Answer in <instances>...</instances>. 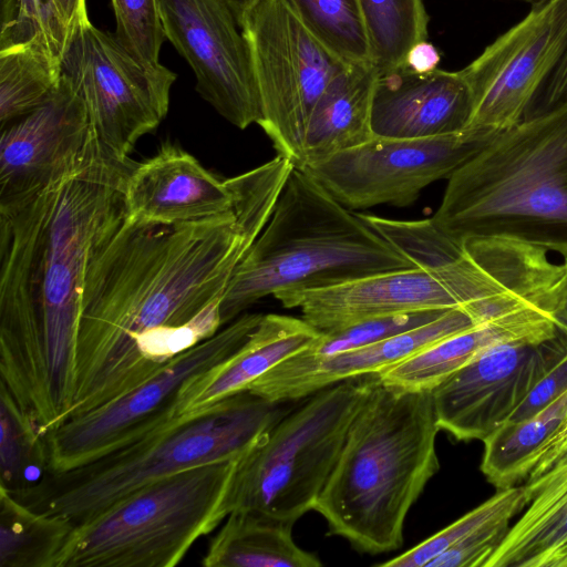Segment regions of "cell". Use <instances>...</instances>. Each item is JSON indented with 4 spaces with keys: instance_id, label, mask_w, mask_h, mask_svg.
<instances>
[{
    "instance_id": "cell-35",
    "label": "cell",
    "mask_w": 567,
    "mask_h": 567,
    "mask_svg": "<svg viewBox=\"0 0 567 567\" xmlns=\"http://www.w3.org/2000/svg\"><path fill=\"white\" fill-rule=\"evenodd\" d=\"M116 20L115 37L141 61L158 65L165 41L157 0H111Z\"/></svg>"
},
{
    "instance_id": "cell-15",
    "label": "cell",
    "mask_w": 567,
    "mask_h": 567,
    "mask_svg": "<svg viewBox=\"0 0 567 567\" xmlns=\"http://www.w3.org/2000/svg\"><path fill=\"white\" fill-rule=\"evenodd\" d=\"M567 350V334L540 342H499L480 352L432 391L441 430L481 440L503 425Z\"/></svg>"
},
{
    "instance_id": "cell-2",
    "label": "cell",
    "mask_w": 567,
    "mask_h": 567,
    "mask_svg": "<svg viewBox=\"0 0 567 567\" xmlns=\"http://www.w3.org/2000/svg\"><path fill=\"white\" fill-rule=\"evenodd\" d=\"M134 166L94 135L56 179L0 204L1 384L44 430L73 404L86 271L125 219Z\"/></svg>"
},
{
    "instance_id": "cell-1",
    "label": "cell",
    "mask_w": 567,
    "mask_h": 567,
    "mask_svg": "<svg viewBox=\"0 0 567 567\" xmlns=\"http://www.w3.org/2000/svg\"><path fill=\"white\" fill-rule=\"evenodd\" d=\"M291 169L276 156L229 178L234 206L221 215L176 224L124 219L86 271L75 394L64 421L130 392L223 328L228 284Z\"/></svg>"
},
{
    "instance_id": "cell-22",
    "label": "cell",
    "mask_w": 567,
    "mask_h": 567,
    "mask_svg": "<svg viewBox=\"0 0 567 567\" xmlns=\"http://www.w3.org/2000/svg\"><path fill=\"white\" fill-rule=\"evenodd\" d=\"M559 332L550 315L539 308H528L443 338L379 375L385 385L433 391L489 346L507 341L540 343Z\"/></svg>"
},
{
    "instance_id": "cell-14",
    "label": "cell",
    "mask_w": 567,
    "mask_h": 567,
    "mask_svg": "<svg viewBox=\"0 0 567 567\" xmlns=\"http://www.w3.org/2000/svg\"><path fill=\"white\" fill-rule=\"evenodd\" d=\"M166 39L186 59L196 91L240 130L259 124L261 106L248 42L226 0H157Z\"/></svg>"
},
{
    "instance_id": "cell-41",
    "label": "cell",
    "mask_w": 567,
    "mask_h": 567,
    "mask_svg": "<svg viewBox=\"0 0 567 567\" xmlns=\"http://www.w3.org/2000/svg\"><path fill=\"white\" fill-rule=\"evenodd\" d=\"M56 3L72 32L90 22L85 0H56Z\"/></svg>"
},
{
    "instance_id": "cell-23",
    "label": "cell",
    "mask_w": 567,
    "mask_h": 567,
    "mask_svg": "<svg viewBox=\"0 0 567 567\" xmlns=\"http://www.w3.org/2000/svg\"><path fill=\"white\" fill-rule=\"evenodd\" d=\"M525 484L532 499L486 567H567V454Z\"/></svg>"
},
{
    "instance_id": "cell-31",
    "label": "cell",
    "mask_w": 567,
    "mask_h": 567,
    "mask_svg": "<svg viewBox=\"0 0 567 567\" xmlns=\"http://www.w3.org/2000/svg\"><path fill=\"white\" fill-rule=\"evenodd\" d=\"M307 30L344 63L371 62L359 0H286Z\"/></svg>"
},
{
    "instance_id": "cell-4",
    "label": "cell",
    "mask_w": 567,
    "mask_h": 567,
    "mask_svg": "<svg viewBox=\"0 0 567 567\" xmlns=\"http://www.w3.org/2000/svg\"><path fill=\"white\" fill-rule=\"evenodd\" d=\"M431 219L456 241L516 240L567 268V102L498 132L447 179Z\"/></svg>"
},
{
    "instance_id": "cell-11",
    "label": "cell",
    "mask_w": 567,
    "mask_h": 567,
    "mask_svg": "<svg viewBox=\"0 0 567 567\" xmlns=\"http://www.w3.org/2000/svg\"><path fill=\"white\" fill-rule=\"evenodd\" d=\"M62 73L83 99L97 140L123 161L166 116L177 78L162 64L141 61L91 22L73 30Z\"/></svg>"
},
{
    "instance_id": "cell-43",
    "label": "cell",
    "mask_w": 567,
    "mask_h": 567,
    "mask_svg": "<svg viewBox=\"0 0 567 567\" xmlns=\"http://www.w3.org/2000/svg\"><path fill=\"white\" fill-rule=\"evenodd\" d=\"M518 1L528 2V3H532L534 6V4L542 3V2H544L546 0H518Z\"/></svg>"
},
{
    "instance_id": "cell-12",
    "label": "cell",
    "mask_w": 567,
    "mask_h": 567,
    "mask_svg": "<svg viewBox=\"0 0 567 567\" xmlns=\"http://www.w3.org/2000/svg\"><path fill=\"white\" fill-rule=\"evenodd\" d=\"M497 133L465 128L426 138L374 136L305 169L349 209L406 207L430 184L449 179Z\"/></svg>"
},
{
    "instance_id": "cell-19",
    "label": "cell",
    "mask_w": 567,
    "mask_h": 567,
    "mask_svg": "<svg viewBox=\"0 0 567 567\" xmlns=\"http://www.w3.org/2000/svg\"><path fill=\"white\" fill-rule=\"evenodd\" d=\"M472 110V91L462 70L417 73L403 64L379 73L371 128L377 137L443 136L464 131Z\"/></svg>"
},
{
    "instance_id": "cell-37",
    "label": "cell",
    "mask_w": 567,
    "mask_h": 567,
    "mask_svg": "<svg viewBox=\"0 0 567 567\" xmlns=\"http://www.w3.org/2000/svg\"><path fill=\"white\" fill-rule=\"evenodd\" d=\"M567 389V350L535 384L506 422L528 419Z\"/></svg>"
},
{
    "instance_id": "cell-30",
    "label": "cell",
    "mask_w": 567,
    "mask_h": 567,
    "mask_svg": "<svg viewBox=\"0 0 567 567\" xmlns=\"http://www.w3.org/2000/svg\"><path fill=\"white\" fill-rule=\"evenodd\" d=\"M62 63L38 48L0 50L1 127L44 103L58 89Z\"/></svg>"
},
{
    "instance_id": "cell-21",
    "label": "cell",
    "mask_w": 567,
    "mask_h": 567,
    "mask_svg": "<svg viewBox=\"0 0 567 567\" xmlns=\"http://www.w3.org/2000/svg\"><path fill=\"white\" fill-rule=\"evenodd\" d=\"M319 334L302 318L262 315L235 353L183 385L176 401V419L247 390L270 369L308 348Z\"/></svg>"
},
{
    "instance_id": "cell-33",
    "label": "cell",
    "mask_w": 567,
    "mask_h": 567,
    "mask_svg": "<svg viewBox=\"0 0 567 567\" xmlns=\"http://www.w3.org/2000/svg\"><path fill=\"white\" fill-rule=\"evenodd\" d=\"M71 37L56 0H1L0 50L31 45L62 63Z\"/></svg>"
},
{
    "instance_id": "cell-39",
    "label": "cell",
    "mask_w": 567,
    "mask_h": 567,
    "mask_svg": "<svg viewBox=\"0 0 567 567\" xmlns=\"http://www.w3.org/2000/svg\"><path fill=\"white\" fill-rule=\"evenodd\" d=\"M441 55L437 49L427 40L413 45L409 51L405 65L417 73H427L439 69Z\"/></svg>"
},
{
    "instance_id": "cell-20",
    "label": "cell",
    "mask_w": 567,
    "mask_h": 567,
    "mask_svg": "<svg viewBox=\"0 0 567 567\" xmlns=\"http://www.w3.org/2000/svg\"><path fill=\"white\" fill-rule=\"evenodd\" d=\"M125 218L176 224L221 215L234 206L230 179L221 181L173 144L135 164L125 184Z\"/></svg>"
},
{
    "instance_id": "cell-27",
    "label": "cell",
    "mask_w": 567,
    "mask_h": 567,
    "mask_svg": "<svg viewBox=\"0 0 567 567\" xmlns=\"http://www.w3.org/2000/svg\"><path fill=\"white\" fill-rule=\"evenodd\" d=\"M75 525L37 512L0 487V566L58 567Z\"/></svg>"
},
{
    "instance_id": "cell-9",
    "label": "cell",
    "mask_w": 567,
    "mask_h": 567,
    "mask_svg": "<svg viewBox=\"0 0 567 567\" xmlns=\"http://www.w3.org/2000/svg\"><path fill=\"white\" fill-rule=\"evenodd\" d=\"M239 22L260 100L258 125L277 155L299 167L310 114L346 63L307 30L286 0H255Z\"/></svg>"
},
{
    "instance_id": "cell-17",
    "label": "cell",
    "mask_w": 567,
    "mask_h": 567,
    "mask_svg": "<svg viewBox=\"0 0 567 567\" xmlns=\"http://www.w3.org/2000/svg\"><path fill=\"white\" fill-rule=\"evenodd\" d=\"M275 298L285 308H299L301 318L319 331L401 313L460 308L443 285L420 267L326 288L281 292Z\"/></svg>"
},
{
    "instance_id": "cell-13",
    "label": "cell",
    "mask_w": 567,
    "mask_h": 567,
    "mask_svg": "<svg viewBox=\"0 0 567 567\" xmlns=\"http://www.w3.org/2000/svg\"><path fill=\"white\" fill-rule=\"evenodd\" d=\"M567 50V0L534 4L462 72L473 96L466 128L502 132L523 121Z\"/></svg>"
},
{
    "instance_id": "cell-34",
    "label": "cell",
    "mask_w": 567,
    "mask_h": 567,
    "mask_svg": "<svg viewBox=\"0 0 567 567\" xmlns=\"http://www.w3.org/2000/svg\"><path fill=\"white\" fill-rule=\"evenodd\" d=\"M447 310L401 313L361 321L336 330L320 331L319 337L308 348L296 354L307 360L328 358L422 326Z\"/></svg>"
},
{
    "instance_id": "cell-32",
    "label": "cell",
    "mask_w": 567,
    "mask_h": 567,
    "mask_svg": "<svg viewBox=\"0 0 567 567\" xmlns=\"http://www.w3.org/2000/svg\"><path fill=\"white\" fill-rule=\"evenodd\" d=\"M530 499L532 493L525 483L520 486L502 488L445 528L401 555L377 564V566L426 567L435 557L478 528L496 520H511L526 508Z\"/></svg>"
},
{
    "instance_id": "cell-40",
    "label": "cell",
    "mask_w": 567,
    "mask_h": 567,
    "mask_svg": "<svg viewBox=\"0 0 567 567\" xmlns=\"http://www.w3.org/2000/svg\"><path fill=\"white\" fill-rule=\"evenodd\" d=\"M547 311L559 330L567 334V270L549 293Z\"/></svg>"
},
{
    "instance_id": "cell-3",
    "label": "cell",
    "mask_w": 567,
    "mask_h": 567,
    "mask_svg": "<svg viewBox=\"0 0 567 567\" xmlns=\"http://www.w3.org/2000/svg\"><path fill=\"white\" fill-rule=\"evenodd\" d=\"M440 430L432 391L380 381L353 417L315 506L328 535L364 554L399 549L410 508L440 470Z\"/></svg>"
},
{
    "instance_id": "cell-7",
    "label": "cell",
    "mask_w": 567,
    "mask_h": 567,
    "mask_svg": "<svg viewBox=\"0 0 567 567\" xmlns=\"http://www.w3.org/2000/svg\"><path fill=\"white\" fill-rule=\"evenodd\" d=\"M379 373L352 378L302 400L235 460L220 504L296 523L315 509L349 426L380 383Z\"/></svg>"
},
{
    "instance_id": "cell-38",
    "label": "cell",
    "mask_w": 567,
    "mask_h": 567,
    "mask_svg": "<svg viewBox=\"0 0 567 567\" xmlns=\"http://www.w3.org/2000/svg\"><path fill=\"white\" fill-rule=\"evenodd\" d=\"M567 102V50L528 107L525 118L540 115Z\"/></svg>"
},
{
    "instance_id": "cell-24",
    "label": "cell",
    "mask_w": 567,
    "mask_h": 567,
    "mask_svg": "<svg viewBox=\"0 0 567 567\" xmlns=\"http://www.w3.org/2000/svg\"><path fill=\"white\" fill-rule=\"evenodd\" d=\"M379 71L371 62L346 63L318 99L307 124L300 168L371 138L372 99Z\"/></svg>"
},
{
    "instance_id": "cell-8",
    "label": "cell",
    "mask_w": 567,
    "mask_h": 567,
    "mask_svg": "<svg viewBox=\"0 0 567 567\" xmlns=\"http://www.w3.org/2000/svg\"><path fill=\"white\" fill-rule=\"evenodd\" d=\"M235 460L148 483L74 527L58 567H174L223 520Z\"/></svg>"
},
{
    "instance_id": "cell-25",
    "label": "cell",
    "mask_w": 567,
    "mask_h": 567,
    "mask_svg": "<svg viewBox=\"0 0 567 567\" xmlns=\"http://www.w3.org/2000/svg\"><path fill=\"white\" fill-rule=\"evenodd\" d=\"M295 523L255 511H234L215 535L205 567H320L319 557L292 538Z\"/></svg>"
},
{
    "instance_id": "cell-18",
    "label": "cell",
    "mask_w": 567,
    "mask_h": 567,
    "mask_svg": "<svg viewBox=\"0 0 567 567\" xmlns=\"http://www.w3.org/2000/svg\"><path fill=\"white\" fill-rule=\"evenodd\" d=\"M477 326L461 308L413 329L323 359L297 354L270 369L247 390L275 402L302 400L338 382L381 373L423 348Z\"/></svg>"
},
{
    "instance_id": "cell-26",
    "label": "cell",
    "mask_w": 567,
    "mask_h": 567,
    "mask_svg": "<svg viewBox=\"0 0 567 567\" xmlns=\"http://www.w3.org/2000/svg\"><path fill=\"white\" fill-rule=\"evenodd\" d=\"M567 416V389L533 416L505 422L483 440L481 471L498 489L526 480L544 445Z\"/></svg>"
},
{
    "instance_id": "cell-29",
    "label": "cell",
    "mask_w": 567,
    "mask_h": 567,
    "mask_svg": "<svg viewBox=\"0 0 567 567\" xmlns=\"http://www.w3.org/2000/svg\"><path fill=\"white\" fill-rule=\"evenodd\" d=\"M379 73L401 66L416 43L427 40L430 17L423 0H359Z\"/></svg>"
},
{
    "instance_id": "cell-28",
    "label": "cell",
    "mask_w": 567,
    "mask_h": 567,
    "mask_svg": "<svg viewBox=\"0 0 567 567\" xmlns=\"http://www.w3.org/2000/svg\"><path fill=\"white\" fill-rule=\"evenodd\" d=\"M0 426V487L20 499L49 473L48 445L38 422L20 408L3 384Z\"/></svg>"
},
{
    "instance_id": "cell-36",
    "label": "cell",
    "mask_w": 567,
    "mask_h": 567,
    "mask_svg": "<svg viewBox=\"0 0 567 567\" xmlns=\"http://www.w3.org/2000/svg\"><path fill=\"white\" fill-rule=\"evenodd\" d=\"M508 525V519H502L478 528L435 557L426 567H486L507 534Z\"/></svg>"
},
{
    "instance_id": "cell-42",
    "label": "cell",
    "mask_w": 567,
    "mask_h": 567,
    "mask_svg": "<svg viewBox=\"0 0 567 567\" xmlns=\"http://www.w3.org/2000/svg\"><path fill=\"white\" fill-rule=\"evenodd\" d=\"M229 6L233 8L237 18L240 19L243 12L246 10L248 6H250L255 0H226Z\"/></svg>"
},
{
    "instance_id": "cell-5",
    "label": "cell",
    "mask_w": 567,
    "mask_h": 567,
    "mask_svg": "<svg viewBox=\"0 0 567 567\" xmlns=\"http://www.w3.org/2000/svg\"><path fill=\"white\" fill-rule=\"evenodd\" d=\"M415 266L338 202L305 168L293 167L274 212L235 269L220 303L223 327L271 295L326 288Z\"/></svg>"
},
{
    "instance_id": "cell-16",
    "label": "cell",
    "mask_w": 567,
    "mask_h": 567,
    "mask_svg": "<svg viewBox=\"0 0 567 567\" xmlns=\"http://www.w3.org/2000/svg\"><path fill=\"white\" fill-rule=\"evenodd\" d=\"M94 134L83 99L62 73L44 103L1 127L0 204L30 196L56 179Z\"/></svg>"
},
{
    "instance_id": "cell-6",
    "label": "cell",
    "mask_w": 567,
    "mask_h": 567,
    "mask_svg": "<svg viewBox=\"0 0 567 567\" xmlns=\"http://www.w3.org/2000/svg\"><path fill=\"white\" fill-rule=\"evenodd\" d=\"M293 406L240 391L80 467L48 473L20 502L78 526L148 483L236 460Z\"/></svg>"
},
{
    "instance_id": "cell-10",
    "label": "cell",
    "mask_w": 567,
    "mask_h": 567,
    "mask_svg": "<svg viewBox=\"0 0 567 567\" xmlns=\"http://www.w3.org/2000/svg\"><path fill=\"white\" fill-rule=\"evenodd\" d=\"M261 317L240 315L135 389L50 430L45 434L49 473L80 467L175 420L183 385L235 353Z\"/></svg>"
}]
</instances>
